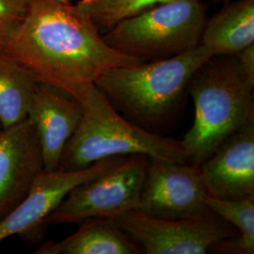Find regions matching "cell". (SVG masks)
I'll return each instance as SVG.
<instances>
[{
    "mask_svg": "<svg viewBox=\"0 0 254 254\" xmlns=\"http://www.w3.org/2000/svg\"><path fill=\"white\" fill-rule=\"evenodd\" d=\"M44 170L36 131L27 118L0 130V220L26 197Z\"/></svg>",
    "mask_w": 254,
    "mask_h": 254,
    "instance_id": "10",
    "label": "cell"
},
{
    "mask_svg": "<svg viewBox=\"0 0 254 254\" xmlns=\"http://www.w3.org/2000/svg\"><path fill=\"white\" fill-rule=\"evenodd\" d=\"M149 157L127 156L98 177L74 188L47 218L48 224L80 223L91 218H118L136 211L140 201Z\"/></svg>",
    "mask_w": 254,
    "mask_h": 254,
    "instance_id": "6",
    "label": "cell"
},
{
    "mask_svg": "<svg viewBox=\"0 0 254 254\" xmlns=\"http://www.w3.org/2000/svg\"><path fill=\"white\" fill-rule=\"evenodd\" d=\"M126 157H109L76 171L42 170L26 197L0 220V243L11 236H39L47 225V218L74 188L98 177Z\"/></svg>",
    "mask_w": 254,
    "mask_h": 254,
    "instance_id": "9",
    "label": "cell"
},
{
    "mask_svg": "<svg viewBox=\"0 0 254 254\" xmlns=\"http://www.w3.org/2000/svg\"><path fill=\"white\" fill-rule=\"evenodd\" d=\"M254 44V0L228 2L214 17L207 19L200 45L215 56L236 55Z\"/></svg>",
    "mask_w": 254,
    "mask_h": 254,
    "instance_id": "14",
    "label": "cell"
},
{
    "mask_svg": "<svg viewBox=\"0 0 254 254\" xmlns=\"http://www.w3.org/2000/svg\"><path fill=\"white\" fill-rule=\"evenodd\" d=\"M207 19L201 0H174L120 21L103 37L120 52L152 62L199 46Z\"/></svg>",
    "mask_w": 254,
    "mask_h": 254,
    "instance_id": "5",
    "label": "cell"
},
{
    "mask_svg": "<svg viewBox=\"0 0 254 254\" xmlns=\"http://www.w3.org/2000/svg\"><path fill=\"white\" fill-rule=\"evenodd\" d=\"M236 56L242 72L254 83V44L247 46Z\"/></svg>",
    "mask_w": 254,
    "mask_h": 254,
    "instance_id": "19",
    "label": "cell"
},
{
    "mask_svg": "<svg viewBox=\"0 0 254 254\" xmlns=\"http://www.w3.org/2000/svg\"><path fill=\"white\" fill-rule=\"evenodd\" d=\"M200 166L150 158L137 213L151 218L180 219L210 212Z\"/></svg>",
    "mask_w": 254,
    "mask_h": 254,
    "instance_id": "8",
    "label": "cell"
},
{
    "mask_svg": "<svg viewBox=\"0 0 254 254\" xmlns=\"http://www.w3.org/2000/svg\"><path fill=\"white\" fill-rule=\"evenodd\" d=\"M37 81L34 75L13 58L0 52V124L14 126L27 118Z\"/></svg>",
    "mask_w": 254,
    "mask_h": 254,
    "instance_id": "15",
    "label": "cell"
},
{
    "mask_svg": "<svg viewBox=\"0 0 254 254\" xmlns=\"http://www.w3.org/2000/svg\"><path fill=\"white\" fill-rule=\"evenodd\" d=\"M254 91L236 55L212 56L200 65L189 85L194 122L180 140L188 162L200 166L230 136L254 123Z\"/></svg>",
    "mask_w": 254,
    "mask_h": 254,
    "instance_id": "3",
    "label": "cell"
},
{
    "mask_svg": "<svg viewBox=\"0 0 254 254\" xmlns=\"http://www.w3.org/2000/svg\"><path fill=\"white\" fill-rule=\"evenodd\" d=\"M1 129H2V127H1V124H0V130H1Z\"/></svg>",
    "mask_w": 254,
    "mask_h": 254,
    "instance_id": "22",
    "label": "cell"
},
{
    "mask_svg": "<svg viewBox=\"0 0 254 254\" xmlns=\"http://www.w3.org/2000/svg\"><path fill=\"white\" fill-rule=\"evenodd\" d=\"M32 0H0V52L23 23Z\"/></svg>",
    "mask_w": 254,
    "mask_h": 254,
    "instance_id": "18",
    "label": "cell"
},
{
    "mask_svg": "<svg viewBox=\"0 0 254 254\" xmlns=\"http://www.w3.org/2000/svg\"><path fill=\"white\" fill-rule=\"evenodd\" d=\"M55 1H58V2H61V3H64V4H70V0H55Z\"/></svg>",
    "mask_w": 254,
    "mask_h": 254,
    "instance_id": "21",
    "label": "cell"
},
{
    "mask_svg": "<svg viewBox=\"0 0 254 254\" xmlns=\"http://www.w3.org/2000/svg\"><path fill=\"white\" fill-rule=\"evenodd\" d=\"M37 81L81 101L87 89L112 68L144 63L109 46L75 5L32 0L23 23L4 47Z\"/></svg>",
    "mask_w": 254,
    "mask_h": 254,
    "instance_id": "1",
    "label": "cell"
},
{
    "mask_svg": "<svg viewBox=\"0 0 254 254\" xmlns=\"http://www.w3.org/2000/svg\"><path fill=\"white\" fill-rule=\"evenodd\" d=\"M212 56L199 45L163 60L112 68L94 84L125 118L160 135L184 107L192 75Z\"/></svg>",
    "mask_w": 254,
    "mask_h": 254,
    "instance_id": "2",
    "label": "cell"
},
{
    "mask_svg": "<svg viewBox=\"0 0 254 254\" xmlns=\"http://www.w3.org/2000/svg\"><path fill=\"white\" fill-rule=\"evenodd\" d=\"M231 0H214L215 3H228L230 2Z\"/></svg>",
    "mask_w": 254,
    "mask_h": 254,
    "instance_id": "20",
    "label": "cell"
},
{
    "mask_svg": "<svg viewBox=\"0 0 254 254\" xmlns=\"http://www.w3.org/2000/svg\"><path fill=\"white\" fill-rule=\"evenodd\" d=\"M200 168L209 195L254 197V123L230 136Z\"/></svg>",
    "mask_w": 254,
    "mask_h": 254,
    "instance_id": "12",
    "label": "cell"
},
{
    "mask_svg": "<svg viewBox=\"0 0 254 254\" xmlns=\"http://www.w3.org/2000/svg\"><path fill=\"white\" fill-rule=\"evenodd\" d=\"M81 103L68 93L38 83L27 118L35 128L44 170L60 169L64 149L81 120Z\"/></svg>",
    "mask_w": 254,
    "mask_h": 254,
    "instance_id": "11",
    "label": "cell"
},
{
    "mask_svg": "<svg viewBox=\"0 0 254 254\" xmlns=\"http://www.w3.org/2000/svg\"><path fill=\"white\" fill-rule=\"evenodd\" d=\"M62 241H47L35 254H139L142 250L111 218H91Z\"/></svg>",
    "mask_w": 254,
    "mask_h": 254,
    "instance_id": "13",
    "label": "cell"
},
{
    "mask_svg": "<svg viewBox=\"0 0 254 254\" xmlns=\"http://www.w3.org/2000/svg\"><path fill=\"white\" fill-rule=\"evenodd\" d=\"M171 1L174 0H79L75 7L87 14L104 34L124 19Z\"/></svg>",
    "mask_w": 254,
    "mask_h": 254,
    "instance_id": "17",
    "label": "cell"
},
{
    "mask_svg": "<svg viewBox=\"0 0 254 254\" xmlns=\"http://www.w3.org/2000/svg\"><path fill=\"white\" fill-rule=\"evenodd\" d=\"M209 210L237 229L238 235L221 240L211 253L221 254H254V197L220 199L207 196Z\"/></svg>",
    "mask_w": 254,
    "mask_h": 254,
    "instance_id": "16",
    "label": "cell"
},
{
    "mask_svg": "<svg viewBox=\"0 0 254 254\" xmlns=\"http://www.w3.org/2000/svg\"><path fill=\"white\" fill-rule=\"evenodd\" d=\"M146 254H204L237 230L213 212L194 218H151L136 211L112 219Z\"/></svg>",
    "mask_w": 254,
    "mask_h": 254,
    "instance_id": "7",
    "label": "cell"
},
{
    "mask_svg": "<svg viewBox=\"0 0 254 254\" xmlns=\"http://www.w3.org/2000/svg\"><path fill=\"white\" fill-rule=\"evenodd\" d=\"M81 120L64 149L60 169L82 170L114 156L144 154L174 162H188L181 142L149 132L112 107L95 84L85 91Z\"/></svg>",
    "mask_w": 254,
    "mask_h": 254,
    "instance_id": "4",
    "label": "cell"
}]
</instances>
